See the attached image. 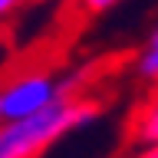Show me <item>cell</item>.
Returning a JSON list of instances; mask_svg holds the SVG:
<instances>
[{
	"label": "cell",
	"instance_id": "5b68a950",
	"mask_svg": "<svg viewBox=\"0 0 158 158\" xmlns=\"http://www.w3.org/2000/svg\"><path fill=\"white\" fill-rule=\"evenodd\" d=\"M20 7H23V0H0V30L20 13Z\"/></svg>",
	"mask_w": 158,
	"mask_h": 158
},
{
	"label": "cell",
	"instance_id": "3957f363",
	"mask_svg": "<svg viewBox=\"0 0 158 158\" xmlns=\"http://www.w3.org/2000/svg\"><path fill=\"white\" fill-rule=\"evenodd\" d=\"M132 142L135 145H158V96L132 115Z\"/></svg>",
	"mask_w": 158,
	"mask_h": 158
},
{
	"label": "cell",
	"instance_id": "52a82bcc",
	"mask_svg": "<svg viewBox=\"0 0 158 158\" xmlns=\"http://www.w3.org/2000/svg\"><path fill=\"white\" fill-rule=\"evenodd\" d=\"M125 158H158V145H138L135 152H128Z\"/></svg>",
	"mask_w": 158,
	"mask_h": 158
},
{
	"label": "cell",
	"instance_id": "ba28073f",
	"mask_svg": "<svg viewBox=\"0 0 158 158\" xmlns=\"http://www.w3.org/2000/svg\"><path fill=\"white\" fill-rule=\"evenodd\" d=\"M0 125H3V109H0Z\"/></svg>",
	"mask_w": 158,
	"mask_h": 158
},
{
	"label": "cell",
	"instance_id": "7a4b0ae2",
	"mask_svg": "<svg viewBox=\"0 0 158 158\" xmlns=\"http://www.w3.org/2000/svg\"><path fill=\"white\" fill-rule=\"evenodd\" d=\"M73 82L59 79L53 69L43 66H23L10 73L0 82V109H3V122H17V118L40 115L43 109L56 106L59 99L69 96Z\"/></svg>",
	"mask_w": 158,
	"mask_h": 158
},
{
	"label": "cell",
	"instance_id": "6da1fadb",
	"mask_svg": "<svg viewBox=\"0 0 158 158\" xmlns=\"http://www.w3.org/2000/svg\"><path fill=\"white\" fill-rule=\"evenodd\" d=\"M96 118H99V102L66 96L56 106L43 109L40 115L3 122L0 125V158H40L49 145H56L59 138H66L69 132H76Z\"/></svg>",
	"mask_w": 158,
	"mask_h": 158
},
{
	"label": "cell",
	"instance_id": "277c9868",
	"mask_svg": "<svg viewBox=\"0 0 158 158\" xmlns=\"http://www.w3.org/2000/svg\"><path fill=\"white\" fill-rule=\"evenodd\" d=\"M132 69H135V76L142 79V82H148V86H158V23L152 27V33L145 36L142 49L135 53V63H132Z\"/></svg>",
	"mask_w": 158,
	"mask_h": 158
},
{
	"label": "cell",
	"instance_id": "8992f818",
	"mask_svg": "<svg viewBox=\"0 0 158 158\" xmlns=\"http://www.w3.org/2000/svg\"><path fill=\"white\" fill-rule=\"evenodd\" d=\"M76 3L86 10V13H106V10H112L115 3H122V0H76Z\"/></svg>",
	"mask_w": 158,
	"mask_h": 158
}]
</instances>
